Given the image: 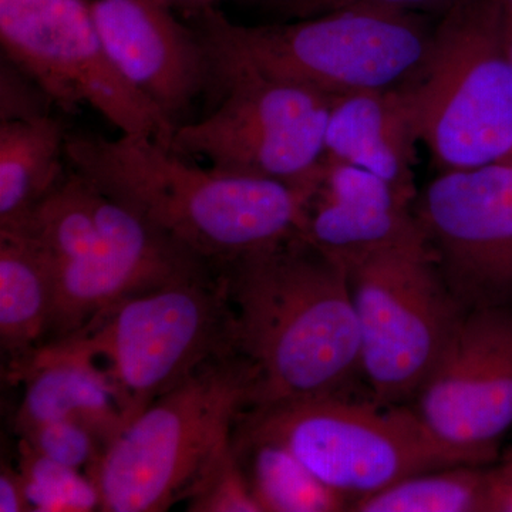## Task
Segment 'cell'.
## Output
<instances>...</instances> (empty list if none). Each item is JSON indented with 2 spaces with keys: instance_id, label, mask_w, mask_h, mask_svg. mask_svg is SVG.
<instances>
[{
  "instance_id": "44dd1931",
  "label": "cell",
  "mask_w": 512,
  "mask_h": 512,
  "mask_svg": "<svg viewBox=\"0 0 512 512\" xmlns=\"http://www.w3.org/2000/svg\"><path fill=\"white\" fill-rule=\"evenodd\" d=\"M357 512H490L488 466H454L416 474L357 501Z\"/></svg>"
},
{
  "instance_id": "30bf717a",
  "label": "cell",
  "mask_w": 512,
  "mask_h": 512,
  "mask_svg": "<svg viewBox=\"0 0 512 512\" xmlns=\"http://www.w3.org/2000/svg\"><path fill=\"white\" fill-rule=\"evenodd\" d=\"M207 116L175 128L170 150L224 173L312 191L325 161L333 97L252 72L222 74Z\"/></svg>"
},
{
  "instance_id": "f546056e",
  "label": "cell",
  "mask_w": 512,
  "mask_h": 512,
  "mask_svg": "<svg viewBox=\"0 0 512 512\" xmlns=\"http://www.w3.org/2000/svg\"><path fill=\"white\" fill-rule=\"evenodd\" d=\"M503 2L504 16H505V28L508 30L512 29V0H501Z\"/></svg>"
},
{
  "instance_id": "8992f818",
  "label": "cell",
  "mask_w": 512,
  "mask_h": 512,
  "mask_svg": "<svg viewBox=\"0 0 512 512\" xmlns=\"http://www.w3.org/2000/svg\"><path fill=\"white\" fill-rule=\"evenodd\" d=\"M234 430L274 441L345 497L350 507L404 478L497 458L444 443L407 404L346 396L248 407Z\"/></svg>"
},
{
  "instance_id": "3957f363",
  "label": "cell",
  "mask_w": 512,
  "mask_h": 512,
  "mask_svg": "<svg viewBox=\"0 0 512 512\" xmlns=\"http://www.w3.org/2000/svg\"><path fill=\"white\" fill-rule=\"evenodd\" d=\"M16 235L28 239L49 272L52 311L43 345L124 299L212 266L70 167Z\"/></svg>"
},
{
  "instance_id": "d4e9b609",
  "label": "cell",
  "mask_w": 512,
  "mask_h": 512,
  "mask_svg": "<svg viewBox=\"0 0 512 512\" xmlns=\"http://www.w3.org/2000/svg\"><path fill=\"white\" fill-rule=\"evenodd\" d=\"M49 94L18 64L2 55L0 62V123L26 121L52 114Z\"/></svg>"
},
{
  "instance_id": "603a6c76",
  "label": "cell",
  "mask_w": 512,
  "mask_h": 512,
  "mask_svg": "<svg viewBox=\"0 0 512 512\" xmlns=\"http://www.w3.org/2000/svg\"><path fill=\"white\" fill-rule=\"evenodd\" d=\"M184 503L190 512H261L239 468L231 440L192 485Z\"/></svg>"
},
{
  "instance_id": "277c9868",
  "label": "cell",
  "mask_w": 512,
  "mask_h": 512,
  "mask_svg": "<svg viewBox=\"0 0 512 512\" xmlns=\"http://www.w3.org/2000/svg\"><path fill=\"white\" fill-rule=\"evenodd\" d=\"M185 18L210 53L215 82L222 74L252 72L329 97L404 86L426 62L434 35L421 13L382 8L262 26L238 25L215 6Z\"/></svg>"
},
{
  "instance_id": "4fadbf2b",
  "label": "cell",
  "mask_w": 512,
  "mask_h": 512,
  "mask_svg": "<svg viewBox=\"0 0 512 512\" xmlns=\"http://www.w3.org/2000/svg\"><path fill=\"white\" fill-rule=\"evenodd\" d=\"M410 407L444 443L500 457L512 427V305L464 313Z\"/></svg>"
},
{
  "instance_id": "4dcf8cb0",
  "label": "cell",
  "mask_w": 512,
  "mask_h": 512,
  "mask_svg": "<svg viewBox=\"0 0 512 512\" xmlns=\"http://www.w3.org/2000/svg\"><path fill=\"white\" fill-rule=\"evenodd\" d=\"M507 52L512 64V29L507 32Z\"/></svg>"
},
{
  "instance_id": "9c48e42d",
  "label": "cell",
  "mask_w": 512,
  "mask_h": 512,
  "mask_svg": "<svg viewBox=\"0 0 512 512\" xmlns=\"http://www.w3.org/2000/svg\"><path fill=\"white\" fill-rule=\"evenodd\" d=\"M345 269L369 397L380 404L412 403L467 311L429 247L390 249Z\"/></svg>"
},
{
  "instance_id": "5b68a950",
  "label": "cell",
  "mask_w": 512,
  "mask_h": 512,
  "mask_svg": "<svg viewBox=\"0 0 512 512\" xmlns=\"http://www.w3.org/2000/svg\"><path fill=\"white\" fill-rule=\"evenodd\" d=\"M254 386L248 360L229 350L154 400L86 471L99 490L100 511L161 512L183 503L231 440Z\"/></svg>"
},
{
  "instance_id": "7402d4cb",
  "label": "cell",
  "mask_w": 512,
  "mask_h": 512,
  "mask_svg": "<svg viewBox=\"0 0 512 512\" xmlns=\"http://www.w3.org/2000/svg\"><path fill=\"white\" fill-rule=\"evenodd\" d=\"M18 470L30 510L37 512L100 511V494L87 474L37 453L28 441H19Z\"/></svg>"
},
{
  "instance_id": "52a82bcc",
  "label": "cell",
  "mask_w": 512,
  "mask_h": 512,
  "mask_svg": "<svg viewBox=\"0 0 512 512\" xmlns=\"http://www.w3.org/2000/svg\"><path fill=\"white\" fill-rule=\"evenodd\" d=\"M403 89L441 173L510 157L512 64L503 2L456 0L441 13L426 62Z\"/></svg>"
},
{
  "instance_id": "6da1fadb",
  "label": "cell",
  "mask_w": 512,
  "mask_h": 512,
  "mask_svg": "<svg viewBox=\"0 0 512 512\" xmlns=\"http://www.w3.org/2000/svg\"><path fill=\"white\" fill-rule=\"evenodd\" d=\"M215 268L255 373L249 407L349 394L362 360L345 266L296 235Z\"/></svg>"
},
{
  "instance_id": "4316f807",
  "label": "cell",
  "mask_w": 512,
  "mask_h": 512,
  "mask_svg": "<svg viewBox=\"0 0 512 512\" xmlns=\"http://www.w3.org/2000/svg\"><path fill=\"white\" fill-rule=\"evenodd\" d=\"M490 512H512V448L488 466Z\"/></svg>"
},
{
  "instance_id": "cb8c5ba5",
  "label": "cell",
  "mask_w": 512,
  "mask_h": 512,
  "mask_svg": "<svg viewBox=\"0 0 512 512\" xmlns=\"http://www.w3.org/2000/svg\"><path fill=\"white\" fill-rule=\"evenodd\" d=\"M37 453L74 470H89L104 454L99 439L76 421H52L40 424L20 436Z\"/></svg>"
},
{
  "instance_id": "1f68e13d",
  "label": "cell",
  "mask_w": 512,
  "mask_h": 512,
  "mask_svg": "<svg viewBox=\"0 0 512 512\" xmlns=\"http://www.w3.org/2000/svg\"><path fill=\"white\" fill-rule=\"evenodd\" d=\"M505 160L512 161V154H511V156H510V157L505 158ZM505 160H503V161H505Z\"/></svg>"
},
{
  "instance_id": "5bb4252c",
  "label": "cell",
  "mask_w": 512,
  "mask_h": 512,
  "mask_svg": "<svg viewBox=\"0 0 512 512\" xmlns=\"http://www.w3.org/2000/svg\"><path fill=\"white\" fill-rule=\"evenodd\" d=\"M116 69L174 128L215 89L210 53L197 30L164 0H90Z\"/></svg>"
},
{
  "instance_id": "ffe728a7",
  "label": "cell",
  "mask_w": 512,
  "mask_h": 512,
  "mask_svg": "<svg viewBox=\"0 0 512 512\" xmlns=\"http://www.w3.org/2000/svg\"><path fill=\"white\" fill-rule=\"evenodd\" d=\"M231 444L261 512L349 510L345 497L322 483L281 444L256 439L234 429Z\"/></svg>"
},
{
  "instance_id": "d6986e66",
  "label": "cell",
  "mask_w": 512,
  "mask_h": 512,
  "mask_svg": "<svg viewBox=\"0 0 512 512\" xmlns=\"http://www.w3.org/2000/svg\"><path fill=\"white\" fill-rule=\"evenodd\" d=\"M52 286L42 256L28 239L0 234V345L10 367L43 345Z\"/></svg>"
},
{
  "instance_id": "8fae6325",
  "label": "cell",
  "mask_w": 512,
  "mask_h": 512,
  "mask_svg": "<svg viewBox=\"0 0 512 512\" xmlns=\"http://www.w3.org/2000/svg\"><path fill=\"white\" fill-rule=\"evenodd\" d=\"M2 55L25 70L55 106L92 107L124 134L170 148L175 128L111 62L90 0H0Z\"/></svg>"
},
{
  "instance_id": "9a60e30c",
  "label": "cell",
  "mask_w": 512,
  "mask_h": 512,
  "mask_svg": "<svg viewBox=\"0 0 512 512\" xmlns=\"http://www.w3.org/2000/svg\"><path fill=\"white\" fill-rule=\"evenodd\" d=\"M301 237L343 266L390 249L429 247L412 201L370 171L326 158Z\"/></svg>"
},
{
  "instance_id": "f1b7e54d",
  "label": "cell",
  "mask_w": 512,
  "mask_h": 512,
  "mask_svg": "<svg viewBox=\"0 0 512 512\" xmlns=\"http://www.w3.org/2000/svg\"><path fill=\"white\" fill-rule=\"evenodd\" d=\"M164 2L170 5L175 12H181L185 16L198 12V10L212 8L224 0H164ZM244 2L261 3L262 0H244Z\"/></svg>"
},
{
  "instance_id": "ac0fdd59",
  "label": "cell",
  "mask_w": 512,
  "mask_h": 512,
  "mask_svg": "<svg viewBox=\"0 0 512 512\" xmlns=\"http://www.w3.org/2000/svg\"><path fill=\"white\" fill-rule=\"evenodd\" d=\"M69 131L49 114L0 123V234H18L67 173Z\"/></svg>"
},
{
  "instance_id": "484cf974",
  "label": "cell",
  "mask_w": 512,
  "mask_h": 512,
  "mask_svg": "<svg viewBox=\"0 0 512 512\" xmlns=\"http://www.w3.org/2000/svg\"><path fill=\"white\" fill-rule=\"evenodd\" d=\"M456 0H262L261 5L281 20L311 18L333 10L348 8H382L404 12L443 13Z\"/></svg>"
},
{
  "instance_id": "2e32d148",
  "label": "cell",
  "mask_w": 512,
  "mask_h": 512,
  "mask_svg": "<svg viewBox=\"0 0 512 512\" xmlns=\"http://www.w3.org/2000/svg\"><path fill=\"white\" fill-rule=\"evenodd\" d=\"M10 372L25 387L15 421L19 436L40 424L76 421L92 431L106 453L126 429L109 377L86 353L46 343Z\"/></svg>"
},
{
  "instance_id": "7a4b0ae2",
  "label": "cell",
  "mask_w": 512,
  "mask_h": 512,
  "mask_svg": "<svg viewBox=\"0 0 512 512\" xmlns=\"http://www.w3.org/2000/svg\"><path fill=\"white\" fill-rule=\"evenodd\" d=\"M67 164L101 191L210 262L301 235L311 192L266 178L202 168L154 138L69 133Z\"/></svg>"
},
{
  "instance_id": "e0dca14e",
  "label": "cell",
  "mask_w": 512,
  "mask_h": 512,
  "mask_svg": "<svg viewBox=\"0 0 512 512\" xmlns=\"http://www.w3.org/2000/svg\"><path fill=\"white\" fill-rule=\"evenodd\" d=\"M419 141L412 103L403 86L332 99L326 160L370 171L413 204L419 194L414 183Z\"/></svg>"
},
{
  "instance_id": "7c38bea8",
  "label": "cell",
  "mask_w": 512,
  "mask_h": 512,
  "mask_svg": "<svg viewBox=\"0 0 512 512\" xmlns=\"http://www.w3.org/2000/svg\"><path fill=\"white\" fill-rule=\"evenodd\" d=\"M413 210L466 311L512 305V161L441 173Z\"/></svg>"
},
{
  "instance_id": "ba28073f",
  "label": "cell",
  "mask_w": 512,
  "mask_h": 512,
  "mask_svg": "<svg viewBox=\"0 0 512 512\" xmlns=\"http://www.w3.org/2000/svg\"><path fill=\"white\" fill-rule=\"evenodd\" d=\"M59 345L106 360L126 427L211 357L235 350L224 279L215 266L124 299Z\"/></svg>"
},
{
  "instance_id": "83f0119b",
  "label": "cell",
  "mask_w": 512,
  "mask_h": 512,
  "mask_svg": "<svg viewBox=\"0 0 512 512\" xmlns=\"http://www.w3.org/2000/svg\"><path fill=\"white\" fill-rule=\"evenodd\" d=\"M30 510L25 485L18 468L2 463L0 470V512H25Z\"/></svg>"
}]
</instances>
